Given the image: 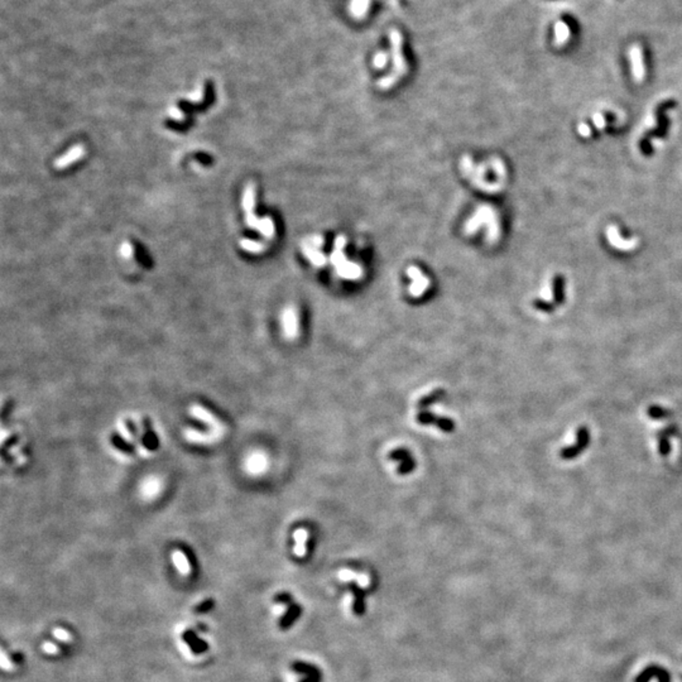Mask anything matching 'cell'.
Segmentation results:
<instances>
[{
  "label": "cell",
  "instance_id": "e0dca14e",
  "mask_svg": "<svg viewBox=\"0 0 682 682\" xmlns=\"http://www.w3.org/2000/svg\"><path fill=\"white\" fill-rule=\"evenodd\" d=\"M296 545H294L293 552L297 557H304L307 554V541H308V532L304 528H298L293 535Z\"/></svg>",
  "mask_w": 682,
  "mask_h": 682
},
{
  "label": "cell",
  "instance_id": "5bb4252c",
  "mask_svg": "<svg viewBox=\"0 0 682 682\" xmlns=\"http://www.w3.org/2000/svg\"><path fill=\"white\" fill-rule=\"evenodd\" d=\"M163 490V481L158 476H148L145 477L143 483L140 484V495L147 500L157 498Z\"/></svg>",
  "mask_w": 682,
  "mask_h": 682
},
{
  "label": "cell",
  "instance_id": "ba28073f",
  "mask_svg": "<svg viewBox=\"0 0 682 682\" xmlns=\"http://www.w3.org/2000/svg\"><path fill=\"white\" fill-rule=\"evenodd\" d=\"M630 61L634 80L642 82L645 77V48L642 45H634L630 50Z\"/></svg>",
  "mask_w": 682,
  "mask_h": 682
},
{
  "label": "cell",
  "instance_id": "8fae6325",
  "mask_svg": "<svg viewBox=\"0 0 682 682\" xmlns=\"http://www.w3.org/2000/svg\"><path fill=\"white\" fill-rule=\"evenodd\" d=\"M245 469L252 475H260L267 470L268 457L264 452H250L245 459Z\"/></svg>",
  "mask_w": 682,
  "mask_h": 682
},
{
  "label": "cell",
  "instance_id": "3957f363",
  "mask_svg": "<svg viewBox=\"0 0 682 682\" xmlns=\"http://www.w3.org/2000/svg\"><path fill=\"white\" fill-rule=\"evenodd\" d=\"M460 168H461L462 175L469 179L476 189L484 192H489V194H494L501 190V185H503L501 182H488L485 180L486 170H488L486 163L475 164L471 157L469 154H465L460 160Z\"/></svg>",
  "mask_w": 682,
  "mask_h": 682
},
{
  "label": "cell",
  "instance_id": "83f0119b",
  "mask_svg": "<svg viewBox=\"0 0 682 682\" xmlns=\"http://www.w3.org/2000/svg\"><path fill=\"white\" fill-rule=\"evenodd\" d=\"M43 649H45V652H47V653H50V654L58 653V648L56 647L55 644H52V643H50V642H47V643H45V644H43Z\"/></svg>",
  "mask_w": 682,
  "mask_h": 682
},
{
  "label": "cell",
  "instance_id": "2e32d148",
  "mask_svg": "<svg viewBox=\"0 0 682 682\" xmlns=\"http://www.w3.org/2000/svg\"><path fill=\"white\" fill-rule=\"evenodd\" d=\"M651 677H657V678L659 679V682H669L668 672H666L663 668H661V667L656 666H652L649 667V668L644 669L643 673L635 678V682H648L651 679Z\"/></svg>",
  "mask_w": 682,
  "mask_h": 682
},
{
  "label": "cell",
  "instance_id": "8992f818",
  "mask_svg": "<svg viewBox=\"0 0 682 682\" xmlns=\"http://www.w3.org/2000/svg\"><path fill=\"white\" fill-rule=\"evenodd\" d=\"M407 276L412 281L408 287V292L415 298L422 296L430 287V279L416 265H409L408 269H407Z\"/></svg>",
  "mask_w": 682,
  "mask_h": 682
},
{
  "label": "cell",
  "instance_id": "4dcf8cb0",
  "mask_svg": "<svg viewBox=\"0 0 682 682\" xmlns=\"http://www.w3.org/2000/svg\"><path fill=\"white\" fill-rule=\"evenodd\" d=\"M2 666H3L4 669H11L12 668V664L9 663L8 661H7L6 653H4V652L2 653Z\"/></svg>",
  "mask_w": 682,
  "mask_h": 682
},
{
  "label": "cell",
  "instance_id": "7c38bea8",
  "mask_svg": "<svg viewBox=\"0 0 682 682\" xmlns=\"http://www.w3.org/2000/svg\"><path fill=\"white\" fill-rule=\"evenodd\" d=\"M190 413H191V416L196 417L197 420L202 421V422L210 426V427H213V430H225V426L220 422V420L214 413H211L210 411L199 406V404H194V406L190 407Z\"/></svg>",
  "mask_w": 682,
  "mask_h": 682
},
{
  "label": "cell",
  "instance_id": "d6986e66",
  "mask_svg": "<svg viewBox=\"0 0 682 682\" xmlns=\"http://www.w3.org/2000/svg\"><path fill=\"white\" fill-rule=\"evenodd\" d=\"M257 231L260 235L264 236V238L272 239L273 236H274V234H276V225H274V221L272 220V218H270V216H265V218L260 219V223Z\"/></svg>",
  "mask_w": 682,
  "mask_h": 682
},
{
  "label": "cell",
  "instance_id": "5b68a950",
  "mask_svg": "<svg viewBox=\"0 0 682 682\" xmlns=\"http://www.w3.org/2000/svg\"><path fill=\"white\" fill-rule=\"evenodd\" d=\"M255 201H257V189H255L254 184H249L243 194L242 206L243 210L245 211V223L253 230H257L260 221V219L254 213Z\"/></svg>",
  "mask_w": 682,
  "mask_h": 682
},
{
  "label": "cell",
  "instance_id": "9a60e30c",
  "mask_svg": "<svg viewBox=\"0 0 682 682\" xmlns=\"http://www.w3.org/2000/svg\"><path fill=\"white\" fill-rule=\"evenodd\" d=\"M302 248V253L306 255V258L311 262V264H313L315 267H323L326 264V257L322 252H320V249L313 247L312 244L304 240L303 243L301 244Z\"/></svg>",
  "mask_w": 682,
  "mask_h": 682
},
{
  "label": "cell",
  "instance_id": "7402d4cb",
  "mask_svg": "<svg viewBox=\"0 0 682 682\" xmlns=\"http://www.w3.org/2000/svg\"><path fill=\"white\" fill-rule=\"evenodd\" d=\"M184 637L185 639H186V642L190 643V645H191L192 649H194L195 652H201L206 649V644L202 643L192 632H186Z\"/></svg>",
  "mask_w": 682,
  "mask_h": 682
},
{
  "label": "cell",
  "instance_id": "52a82bcc",
  "mask_svg": "<svg viewBox=\"0 0 682 682\" xmlns=\"http://www.w3.org/2000/svg\"><path fill=\"white\" fill-rule=\"evenodd\" d=\"M281 323H282V331H283L284 336L289 340L292 338L297 337L299 331V320H298V312H297L296 307L289 304L282 311L281 313Z\"/></svg>",
  "mask_w": 682,
  "mask_h": 682
},
{
  "label": "cell",
  "instance_id": "f1b7e54d",
  "mask_svg": "<svg viewBox=\"0 0 682 682\" xmlns=\"http://www.w3.org/2000/svg\"><path fill=\"white\" fill-rule=\"evenodd\" d=\"M590 133H591V131H590V128H589L588 125H585V124H580V126H579V134H581V135H583V136H585V138H588V136L590 135Z\"/></svg>",
  "mask_w": 682,
  "mask_h": 682
},
{
  "label": "cell",
  "instance_id": "cb8c5ba5",
  "mask_svg": "<svg viewBox=\"0 0 682 682\" xmlns=\"http://www.w3.org/2000/svg\"><path fill=\"white\" fill-rule=\"evenodd\" d=\"M307 242L310 243V244H312L315 248H317V249H320V248L323 245V243H325V240H323L322 236L313 235V236H310V238L307 239Z\"/></svg>",
  "mask_w": 682,
  "mask_h": 682
},
{
  "label": "cell",
  "instance_id": "ffe728a7",
  "mask_svg": "<svg viewBox=\"0 0 682 682\" xmlns=\"http://www.w3.org/2000/svg\"><path fill=\"white\" fill-rule=\"evenodd\" d=\"M240 247H242V249H244L245 252L253 253V254H258V253H262L265 250L264 244L257 242V240H250V239H243V240H240Z\"/></svg>",
  "mask_w": 682,
  "mask_h": 682
},
{
  "label": "cell",
  "instance_id": "6da1fadb",
  "mask_svg": "<svg viewBox=\"0 0 682 682\" xmlns=\"http://www.w3.org/2000/svg\"><path fill=\"white\" fill-rule=\"evenodd\" d=\"M486 226V240L489 244H494L499 240L500 236V224H499L498 213L491 208L490 205H481L471 215V218L465 224V233L472 235L479 229Z\"/></svg>",
  "mask_w": 682,
  "mask_h": 682
},
{
  "label": "cell",
  "instance_id": "9c48e42d",
  "mask_svg": "<svg viewBox=\"0 0 682 682\" xmlns=\"http://www.w3.org/2000/svg\"><path fill=\"white\" fill-rule=\"evenodd\" d=\"M606 235H608V240L611 247H614L618 250H622V252H629V250H633L638 245V239L635 238L624 240L623 236L619 234V229L615 225L609 226L608 230H606Z\"/></svg>",
  "mask_w": 682,
  "mask_h": 682
},
{
  "label": "cell",
  "instance_id": "30bf717a",
  "mask_svg": "<svg viewBox=\"0 0 682 682\" xmlns=\"http://www.w3.org/2000/svg\"><path fill=\"white\" fill-rule=\"evenodd\" d=\"M85 154H86V148H85V145L76 144L72 148H70L65 154L58 157L57 159L55 160V163H53V165H55L56 169L58 170L66 169V168H68V165L74 164L77 160L82 159V158L85 157Z\"/></svg>",
  "mask_w": 682,
  "mask_h": 682
},
{
  "label": "cell",
  "instance_id": "603a6c76",
  "mask_svg": "<svg viewBox=\"0 0 682 682\" xmlns=\"http://www.w3.org/2000/svg\"><path fill=\"white\" fill-rule=\"evenodd\" d=\"M120 254L125 259H130L134 254V247L130 242H124L120 245Z\"/></svg>",
  "mask_w": 682,
  "mask_h": 682
},
{
  "label": "cell",
  "instance_id": "277c9868",
  "mask_svg": "<svg viewBox=\"0 0 682 682\" xmlns=\"http://www.w3.org/2000/svg\"><path fill=\"white\" fill-rule=\"evenodd\" d=\"M577 21L570 14H564L560 21L555 24V43L557 46H565L577 34Z\"/></svg>",
  "mask_w": 682,
  "mask_h": 682
},
{
  "label": "cell",
  "instance_id": "7a4b0ae2",
  "mask_svg": "<svg viewBox=\"0 0 682 682\" xmlns=\"http://www.w3.org/2000/svg\"><path fill=\"white\" fill-rule=\"evenodd\" d=\"M345 245H347V236L338 235L335 240V248L330 255V263L335 267L336 274L344 279L349 281H357L362 278L363 269L359 264L354 262H349L345 257Z\"/></svg>",
  "mask_w": 682,
  "mask_h": 682
},
{
  "label": "cell",
  "instance_id": "4316f807",
  "mask_svg": "<svg viewBox=\"0 0 682 682\" xmlns=\"http://www.w3.org/2000/svg\"><path fill=\"white\" fill-rule=\"evenodd\" d=\"M594 123H595V126L598 129H603L606 125V120L603 114H596L595 118H594Z\"/></svg>",
  "mask_w": 682,
  "mask_h": 682
},
{
  "label": "cell",
  "instance_id": "4fadbf2b",
  "mask_svg": "<svg viewBox=\"0 0 682 682\" xmlns=\"http://www.w3.org/2000/svg\"><path fill=\"white\" fill-rule=\"evenodd\" d=\"M224 433H225V430H211L210 432H199V431L187 428L185 431V436H186L187 440L197 443L215 442V441H219V438L223 437Z\"/></svg>",
  "mask_w": 682,
  "mask_h": 682
},
{
  "label": "cell",
  "instance_id": "ac0fdd59",
  "mask_svg": "<svg viewBox=\"0 0 682 682\" xmlns=\"http://www.w3.org/2000/svg\"><path fill=\"white\" fill-rule=\"evenodd\" d=\"M172 560H174L175 565L179 569L180 574L184 575V576H187L191 572V566H190L189 559H187L186 555L181 551V550H175L174 554H172Z\"/></svg>",
  "mask_w": 682,
  "mask_h": 682
},
{
  "label": "cell",
  "instance_id": "d4e9b609",
  "mask_svg": "<svg viewBox=\"0 0 682 682\" xmlns=\"http://www.w3.org/2000/svg\"><path fill=\"white\" fill-rule=\"evenodd\" d=\"M53 634H55L56 638H58V639L61 640H65V642L71 639V635L68 634L65 629H60V628H56V629L53 630Z\"/></svg>",
  "mask_w": 682,
  "mask_h": 682
},
{
  "label": "cell",
  "instance_id": "484cf974",
  "mask_svg": "<svg viewBox=\"0 0 682 682\" xmlns=\"http://www.w3.org/2000/svg\"><path fill=\"white\" fill-rule=\"evenodd\" d=\"M387 60H388V58H387V55H378V56H377V57H375V60H374L375 67H377V68H383V67H386Z\"/></svg>",
  "mask_w": 682,
  "mask_h": 682
},
{
  "label": "cell",
  "instance_id": "44dd1931",
  "mask_svg": "<svg viewBox=\"0 0 682 682\" xmlns=\"http://www.w3.org/2000/svg\"><path fill=\"white\" fill-rule=\"evenodd\" d=\"M488 164L490 165L491 169L495 172V175L498 176L499 181L503 182L506 177V170H505V167H504L503 162H501L499 158H491V159L488 162Z\"/></svg>",
  "mask_w": 682,
  "mask_h": 682
},
{
  "label": "cell",
  "instance_id": "f546056e",
  "mask_svg": "<svg viewBox=\"0 0 682 682\" xmlns=\"http://www.w3.org/2000/svg\"><path fill=\"white\" fill-rule=\"evenodd\" d=\"M213 605H214L213 600H208L206 603L201 604V605L197 608V611H206V610H209V609H210Z\"/></svg>",
  "mask_w": 682,
  "mask_h": 682
}]
</instances>
